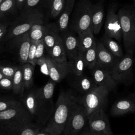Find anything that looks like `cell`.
Segmentation results:
<instances>
[{
    "mask_svg": "<svg viewBox=\"0 0 135 135\" xmlns=\"http://www.w3.org/2000/svg\"><path fill=\"white\" fill-rule=\"evenodd\" d=\"M45 50V45L43 39H41L38 41L37 43L35 54L36 62L38 59L42 58L43 56H44V52Z\"/></svg>",
    "mask_w": 135,
    "mask_h": 135,
    "instance_id": "cell-37",
    "label": "cell"
},
{
    "mask_svg": "<svg viewBox=\"0 0 135 135\" xmlns=\"http://www.w3.org/2000/svg\"><path fill=\"white\" fill-rule=\"evenodd\" d=\"M18 66L0 65V72L5 77L13 78Z\"/></svg>",
    "mask_w": 135,
    "mask_h": 135,
    "instance_id": "cell-35",
    "label": "cell"
},
{
    "mask_svg": "<svg viewBox=\"0 0 135 135\" xmlns=\"http://www.w3.org/2000/svg\"><path fill=\"white\" fill-rule=\"evenodd\" d=\"M26 0H16V8L18 9L23 8V7L26 3Z\"/></svg>",
    "mask_w": 135,
    "mask_h": 135,
    "instance_id": "cell-41",
    "label": "cell"
},
{
    "mask_svg": "<svg viewBox=\"0 0 135 135\" xmlns=\"http://www.w3.org/2000/svg\"><path fill=\"white\" fill-rule=\"evenodd\" d=\"M127 113H135V100L130 96L117 100L112 105L110 114L113 117H118Z\"/></svg>",
    "mask_w": 135,
    "mask_h": 135,
    "instance_id": "cell-16",
    "label": "cell"
},
{
    "mask_svg": "<svg viewBox=\"0 0 135 135\" xmlns=\"http://www.w3.org/2000/svg\"><path fill=\"white\" fill-rule=\"evenodd\" d=\"M68 63L70 73L75 76H80L83 74L86 67L83 53L79 51V54L74 58L69 60Z\"/></svg>",
    "mask_w": 135,
    "mask_h": 135,
    "instance_id": "cell-24",
    "label": "cell"
},
{
    "mask_svg": "<svg viewBox=\"0 0 135 135\" xmlns=\"http://www.w3.org/2000/svg\"><path fill=\"white\" fill-rule=\"evenodd\" d=\"M134 23H135V14H134Z\"/></svg>",
    "mask_w": 135,
    "mask_h": 135,
    "instance_id": "cell-49",
    "label": "cell"
},
{
    "mask_svg": "<svg viewBox=\"0 0 135 135\" xmlns=\"http://www.w3.org/2000/svg\"><path fill=\"white\" fill-rule=\"evenodd\" d=\"M96 66L103 68L109 71L115 65L118 59L115 57L103 44L101 41H97Z\"/></svg>",
    "mask_w": 135,
    "mask_h": 135,
    "instance_id": "cell-14",
    "label": "cell"
},
{
    "mask_svg": "<svg viewBox=\"0 0 135 135\" xmlns=\"http://www.w3.org/2000/svg\"><path fill=\"white\" fill-rule=\"evenodd\" d=\"M101 41L104 46L115 57L120 59L124 55L121 46L116 41L113 40V38H110L104 34L101 38Z\"/></svg>",
    "mask_w": 135,
    "mask_h": 135,
    "instance_id": "cell-26",
    "label": "cell"
},
{
    "mask_svg": "<svg viewBox=\"0 0 135 135\" xmlns=\"http://www.w3.org/2000/svg\"><path fill=\"white\" fill-rule=\"evenodd\" d=\"M96 43L97 41L91 47L83 52L84 59L86 68L90 70H91L95 67L97 63Z\"/></svg>",
    "mask_w": 135,
    "mask_h": 135,
    "instance_id": "cell-30",
    "label": "cell"
},
{
    "mask_svg": "<svg viewBox=\"0 0 135 135\" xmlns=\"http://www.w3.org/2000/svg\"><path fill=\"white\" fill-rule=\"evenodd\" d=\"M76 0H66L64 7L59 16L56 24L59 30L62 32L68 30L69 25L70 16L74 8Z\"/></svg>",
    "mask_w": 135,
    "mask_h": 135,
    "instance_id": "cell-20",
    "label": "cell"
},
{
    "mask_svg": "<svg viewBox=\"0 0 135 135\" xmlns=\"http://www.w3.org/2000/svg\"><path fill=\"white\" fill-rule=\"evenodd\" d=\"M13 44L18 51V59L23 64L27 63L28 54L31 45L28 32L19 35L12 38Z\"/></svg>",
    "mask_w": 135,
    "mask_h": 135,
    "instance_id": "cell-17",
    "label": "cell"
},
{
    "mask_svg": "<svg viewBox=\"0 0 135 135\" xmlns=\"http://www.w3.org/2000/svg\"><path fill=\"white\" fill-rule=\"evenodd\" d=\"M22 66L24 88L28 90L32 87L33 83L34 66L28 63H24Z\"/></svg>",
    "mask_w": 135,
    "mask_h": 135,
    "instance_id": "cell-29",
    "label": "cell"
},
{
    "mask_svg": "<svg viewBox=\"0 0 135 135\" xmlns=\"http://www.w3.org/2000/svg\"><path fill=\"white\" fill-rule=\"evenodd\" d=\"M104 0L93 4L92 15V27L94 34H98L103 25L104 18Z\"/></svg>",
    "mask_w": 135,
    "mask_h": 135,
    "instance_id": "cell-18",
    "label": "cell"
},
{
    "mask_svg": "<svg viewBox=\"0 0 135 135\" xmlns=\"http://www.w3.org/2000/svg\"><path fill=\"white\" fill-rule=\"evenodd\" d=\"M37 41L31 40V45L28 54L27 63L32 64L33 66H35L36 65L35 54Z\"/></svg>",
    "mask_w": 135,
    "mask_h": 135,
    "instance_id": "cell-34",
    "label": "cell"
},
{
    "mask_svg": "<svg viewBox=\"0 0 135 135\" xmlns=\"http://www.w3.org/2000/svg\"><path fill=\"white\" fill-rule=\"evenodd\" d=\"M42 129V127L36 123L33 122L24 126L19 132L17 135H36Z\"/></svg>",
    "mask_w": 135,
    "mask_h": 135,
    "instance_id": "cell-33",
    "label": "cell"
},
{
    "mask_svg": "<svg viewBox=\"0 0 135 135\" xmlns=\"http://www.w3.org/2000/svg\"><path fill=\"white\" fill-rule=\"evenodd\" d=\"M16 7V0H4L0 4V20Z\"/></svg>",
    "mask_w": 135,
    "mask_h": 135,
    "instance_id": "cell-32",
    "label": "cell"
},
{
    "mask_svg": "<svg viewBox=\"0 0 135 135\" xmlns=\"http://www.w3.org/2000/svg\"><path fill=\"white\" fill-rule=\"evenodd\" d=\"M79 135H103L99 133H97L92 131H91L90 130H88L87 131H85L83 132H81Z\"/></svg>",
    "mask_w": 135,
    "mask_h": 135,
    "instance_id": "cell-42",
    "label": "cell"
},
{
    "mask_svg": "<svg viewBox=\"0 0 135 135\" xmlns=\"http://www.w3.org/2000/svg\"><path fill=\"white\" fill-rule=\"evenodd\" d=\"M12 90L14 92V93L17 94H22L23 93L25 89L22 65L18 66V68L12 78Z\"/></svg>",
    "mask_w": 135,
    "mask_h": 135,
    "instance_id": "cell-27",
    "label": "cell"
},
{
    "mask_svg": "<svg viewBox=\"0 0 135 135\" xmlns=\"http://www.w3.org/2000/svg\"><path fill=\"white\" fill-rule=\"evenodd\" d=\"M3 1H4V0H0V4H1V3Z\"/></svg>",
    "mask_w": 135,
    "mask_h": 135,
    "instance_id": "cell-48",
    "label": "cell"
},
{
    "mask_svg": "<svg viewBox=\"0 0 135 135\" xmlns=\"http://www.w3.org/2000/svg\"><path fill=\"white\" fill-rule=\"evenodd\" d=\"M88 120V115L79 101L74 106L61 135H79Z\"/></svg>",
    "mask_w": 135,
    "mask_h": 135,
    "instance_id": "cell-8",
    "label": "cell"
},
{
    "mask_svg": "<svg viewBox=\"0 0 135 135\" xmlns=\"http://www.w3.org/2000/svg\"><path fill=\"white\" fill-rule=\"evenodd\" d=\"M36 135H53L52 133L46 132V131H42L41 130V129L36 133Z\"/></svg>",
    "mask_w": 135,
    "mask_h": 135,
    "instance_id": "cell-43",
    "label": "cell"
},
{
    "mask_svg": "<svg viewBox=\"0 0 135 135\" xmlns=\"http://www.w3.org/2000/svg\"><path fill=\"white\" fill-rule=\"evenodd\" d=\"M88 122L91 131L103 135H113L104 109H100L90 114L88 116Z\"/></svg>",
    "mask_w": 135,
    "mask_h": 135,
    "instance_id": "cell-11",
    "label": "cell"
},
{
    "mask_svg": "<svg viewBox=\"0 0 135 135\" xmlns=\"http://www.w3.org/2000/svg\"><path fill=\"white\" fill-rule=\"evenodd\" d=\"M49 65V75L50 80L59 83L70 73L68 61L59 62L52 59L49 55L46 56Z\"/></svg>",
    "mask_w": 135,
    "mask_h": 135,
    "instance_id": "cell-12",
    "label": "cell"
},
{
    "mask_svg": "<svg viewBox=\"0 0 135 135\" xmlns=\"http://www.w3.org/2000/svg\"><path fill=\"white\" fill-rule=\"evenodd\" d=\"M72 85L75 90L82 95L86 94L97 86L92 78H90L83 74L80 76H75Z\"/></svg>",
    "mask_w": 135,
    "mask_h": 135,
    "instance_id": "cell-19",
    "label": "cell"
},
{
    "mask_svg": "<svg viewBox=\"0 0 135 135\" xmlns=\"http://www.w3.org/2000/svg\"><path fill=\"white\" fill-rule=\"evenodd\" d=\"M3 45L2 44V43H0V51L3 49Z\"/></svg>",
    "mask_w": 135,
    "mask_h": 135,
    "instance_id": "cell-47",
    "label": "cell"
},
{
    "mask_svg": "<svg viewBox=\"0 0 135 135\" xmlns=\"http://www.w3.org/2000/svg\"><path fill=\"white\" fill-rule=\"evenodd\" d=\"M59 32L56 23H52L46 25L43 39L45 43V49L48 53L50 52L57 38L60 36Z\"/></svg>",
    "mask_w": 135,
    "mask_h": 135,
    "instance_id": "cell-21",
    "label": "cell"
},
{
    "mask_svg": "<svg viewBox=\"0 0 135 135\" xmlns=\"http://www.w3.org/2000/svg\"><path fill=\"white\" fill-rule=\"evenodd\" d=\"M66 0H50V11L52 17H59L61 14Z\"/></svg>",
    "mask_w": 135,
    "mask_h": 135,
    "instance_id": "cell-31",
    "label": "cell"
},
{
    "mask_svg": "<svg viewBox=\"0 0 135 135\" xmlns=\"http://www.w3.org/2000/svg\"><path fill=\"white\" fill-rule=\"evenodd\" d=\"M43 0H26V3L23 7L24 10H28L33 8L38 5Z\"/></svg>",
    "mask_w": 135,
    "mask_h": 135,
    "instance_id": "cell-39",
    "label": "cell"
},
{
    "mask_svg": "<svg viewBox=\"0 0 135 135\" xmlns=\"http://www.w3.org/2000/svg\"><path fill=\"white\" fill-rule=\"evenodd\" d=\"M4 76L0 72V80L2 79L3 78H4Z\"/></svg>",
    "mask_w": 135,
    "mask_h": 135,
    "instance_id": "cell-46",
    "label": "cell"
},
{
    "mask_svg": "<svg viewBox=\"0 0 135 135\" xmlns=\"http://www.w3.org/2000/svg\"><path fill=\"white\" fill-rule=\"evenodd\" d=\"M44 21V20L36 23L28 32L31 40L37 41L43 38L46 28Z\"/></svg>",
    "mask_w": 135,
    "mask_h": 135,
    "instance_id": "cell-28",
    "label": "cell"
},
{
    "mask_svg": "<svg viewBox=\"0 0 135 135\" xmlns=\"http://www.w3.org/2000/svg\"><path fill=\"white\" fill-rule=\"evenodd\" d=\"M109 91L104 86H95L91 90L79 97V101L85 108L88 116L100 109H105Z\"/></svg>",
    "mask_w": 135,
    "mask_h": 135,
    "instance_id": "cell-7",
    "label": "cell"
},
{
    "mask_svg": "<svg viewBox=\"0 0 135 135\" xmlns=\"http://www.w3.org/2000/svg\"><path fill=\"white\" fill-rule=\"evenodd\" d=\"M62 33L60 36L63 41L67 57L69 60H71L75 57L79 53L78 36L72 31L67 30Z\"/></svg>",
    "mask_w": 135,
    "mask_h": 135,
    "instance_id": "cell-15",
    "label": "cell"
},
{
    "mask_svg": "<svg viewBox=\"0 0 135 135\" xmlns=\"http://www.w3.org/2000/svg\"><path fill=\"white\" fill-rule=\"evenodd\" d=\"M133 135H135V134H133Z\"/></svg>",
    "mask_w": 135,
    "mask_h": 135,
    "instance_id": "cell-51",
    "label": "cell"
},
{
    "mask_svg": "<svg viewBox=\"0 0 135 135\" xmlns=\"http://www.w3.org/2000/svg\"><path fill=\"white\" fill-rule=\"evenodd\" d=\"M134 1V4H135V0H133Z\"/></svg>",
    "mask_w": 135,
    "mask_h": 135,
    "instance_id": "cell-50",
    "label": "cell"
},
{
    "mask_svg": "<svg viewBox=\"0 0 135 135\" xmlns=\"http://www.w3.org/2000/svg\"><path fill=\"white\" fill-rule=\"evenodd\" d=\"M8 24L7 23H0V43L4 40L8 32Z\"/></svg>",
    "mask_w": 135,
    "mask_h": 135,
    "instance_id": "cell-40",
    "label": "cell"
},
{
    "mask_svg": "<svg viewBox=\"0 0 135 135\" xmlns=\"http://www.w3.org/2000/svg\"><path fill=\"white\" fill-rule=\"evenodd\" d=\"M22 102L35 120L37 114V89H31L23 97Z\"/></svg>",
    "mask_w": 135,
    "mask_h": 135,
    "instance_id": "cell-22",
    "label": "cell"
},
{
    "mask_svg": "<svg viewBox=\"0 0 135 135\" xmlns=\"http://www.w3.org/2000/svg\"><path fill=\"white\" fill-rule=\"evenodd\" d=\"M19 101L13 99H8L0 100V112L6 110L16 105Z\"/></svg>",
    "mask_w": 135,
    "mask_h": 135,
    "instance_id": "cell-36",
    "label": "cell"
},
{
    "mask_svg": "<svg viewBox=\"0 0 135 135\" xmlns=\"http://www.w3.org/2000/svg\"><path fill=\"white\" fill-rule=\"evenodd\" d=\"M130 97L131 98H132L133 100H135V92H134L133 93L131 94V95H130Z\"/></svg>",
    "mask_w": 135,
    "mask_h": 135,
    "instance_id": "cell-44",
    "label": "cell"
},
{
    "mask_svg": "<svg viewBox=\"0 0 135 135\" xmlns=\"http://www.w3.org/2000/svg\"><path fill=\"white\" fill-rule=\"evenodd\" d=\"M118 5L113 3L109 6L104 25V34L119 42L122 38L120 19L116 11Z\"/></svg>",
    "mask_w": 135,
    "mask_h": 135,
    "instance_id": "cell-10",
    "label": "cell"
},
{
    "mask_svg": "<svg viewBox=\"0 0 135 135\" xmlns=\"http://www.w3.org/2000/svg\"><path fill=\"white\" fill-rule=\"evenodd\" d=\"M78 101L79 97L72 90L61 91L51 117L41 130L53 135H61L71 112Z\"/></svg>",
    "mask_w": 135,
    "mask_h": 135,
    "instance_id": "cell-1",
    "label": "cell"
},
{
    "mask_svg": "<svg viewBox=\"0 0 135 135\" xmlns=\"http://www.w3.org/2000/svg\"><path fill=\"white\" fill-rule=\"evenodd\" d=\"M0 88L5 90L13 89L12 79L4 76L0 80Z\"/></svg>",
    "mask_w": 135,
    "mask_h": 135,
    "instance_id": "cell-38",
    "label": "cell"
},
{
    "mask_svg": "<svg viewBox=\"0 0 135 135\" xmlns=\"http://www.w3.org/2000/svg\"><path fill=\"white\" fill-rule=\"evenodd\" d=\"M91 71L92 79L97 85L104 86L109 92L116 89L118 83L113 79L108 70L95 65Z\"/></svg>",
    "mask_w": 135,
    "mask_h": 135,
    "instance_id": "cell-13",
    "label": "cell"
},
{
    "mask_svg": "<svg viewBox=\"0 0 135 135\" xmlns=\"http://www.w3.org/2000/svg\"><path fill=\"white\" fill-rule=\"evenodd\" d=\"M43 20V14L38 9L24 10L17 22L8 30L5 40L12 39L19 35L28 32L34 24Z\"/></svg>",
    "mask_w": 135,
    "mask_h": 135,
    "instance_id": "cell-6",
    "label": "cell"
},
{
    "mask_svg": "<svg viewBox=\"0 0 135 135\" xmlns=\"http://www.w3.org/2000/svg\"><path fill=\"white\" fill-rule=\"evenodd\" d=\"M56 83L51 80L37 89V114L36 123L42 127L45 126L54 111L53 96Z\"/></svg>",
    "mask_w": 135,
    "mask_h": 135,
    "instance_id": "cell-3",
    "label": "cell"
},
{
    "mask_svg": "<svg viewBox=\"0 0 135 135\" xmlns=\"http://www.w3.org/2000/svg\"><path fill=\"white\" fill-rule=\"evenodd\" d=\"M133 54L132 53L126 52L122 57L118 59L115 65L110 71L111 76L118 84H128L132 81Z\"/></svg>",
    "mask_w": 135,
    "mask_h": 135,
    "instance_id": "cell-9",
    "label": "cell"
},
{
    "mask_svg": "<svg viewBox=\"0 0 135 135\" xmlns=\"http://www.w3.org/2000/svg\"><path fill=\"white\" fill-rule=\"evenodd\" d=\"M32 115L21 101L0 112V130L8 135H17L25 126L33 122Z\"/></svg>",
    "mask_w": 135,
    "mask_h": 135,
    "instance_id": "cell-2",
    "label": "cell"
},
{
    "mask_svg": "<svg viewBox=\"0 0 135 135\" xmlns=\"http://www.w3.org/2000/svg\"><path fill=\"white\" fill-rule=\"evenodd\" d=\"M121 27L123 45L126 52L133 53L135 47V13L130 9L121 8L118 13Z\"/></svg>",
    "mask_w": 135,
    "mask_h": 135,
    "instance_id": "cell-5",
    "label": "cell"
},
{
    "mask_svg": "<svg viewBox=\"0 0 135 135\" xmlns=\"http://www.w3.org/2000/svg\"><path fill=\"white\" fill-rule=\"evenodd\" d=\"M78 39L79 51L82 53L91 47L96 42L92 29H89L78 34Z\"/></svg>",
    "mask_w": 135,
    "mask_h": 135,
    "instance_id": "cell-23",
    "label": "cell"
},
{
    "mask_svg": "<svg viewBox=\"0 0 135 135\" xmlns=\"http://www.w3.org/2000/svg\"><path fill=\"white\" fill-rule=\"evenodd\" d=\"M0 135H8L7 133H6L5 132L3 131L0 130Z\"/></svg>",
    "mask_w": 135,
    "mask_h": 135,
    "instance_id": "cell-45",
    "label": "cell"
},
{
    "mask_svg": "<svg viewBox=\"0 0 135 135\" xmlns=\"http://www.w3.org/2000/svg\"><path fill=\"white\" fill-rule=\"evenodd\" d=\"M54 60L59 62L67 61V55L61 37L60 36L55 44L48 53Z\"/></svg>",
    "mask_w": 135,
    "mask_h": 135,
    "instance_id": "cell-25",
    "label": "cell"
},
{
    "mask_svg": "<svg viewBox=\"0 0 135 135\" xmlns=\"http://www.w3.org/2000/svg\"><path fill=\"white\" fill-rule=\"evenodd\" d=\"M93 6L90 0H80L79 2L70 21V25L72 31L78 34L83 31L92 29Z\"/></svg>",
    "mask_w": 135,
    "mask_h": 135,
    "instance_id": "cell-4",
    "label": "cell"
}]
</instances>
